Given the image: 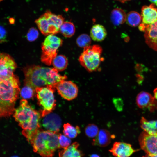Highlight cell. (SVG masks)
I'll use <instances>...</instances> for the list:
<instances>
[{
    "mask_svg": "<svg viewBox=\"0 0 157 157\" xmlns=\"http://www.w3.org/2000/svg\"><path fill=\"white\" fill-rule=\"evenodd\" d=\"M23 71L25 85L35 89L37 87L55 85L67 78L65 75L60 74L54 68L31 65L25 67Z\"/></svg>",
    "mask_w": 157,
    "mask_h": 157,
    "instance_id": "obj_1",
    "label": "cell"
},
{
    "mask_svg": "<svg viewBox=\"0 0 157 157\" xmlns=\"http://www.w3.org/2000/svg\"><path fill=\"white\" fill-rule=\"evenodd\" d=\"M13 117L22 128V134L29 142L39 130V113L33 108L26 99H23L15 109Z\"/></svg>",
    "mask_w": 157,
    "mask_h": 157,
    "instance_id": "obj_2",
    "label": "cell"
},
{
    "mask_svg": "<svg viewBox=\"0 0 157 157\" xmlns=\"http://www.w3.org/2000/svg\"><path fill=\"white\" fill-rule=\"evenodd\" d=\"M19 85V78L14 75L0 81V117H8L13 114Z\"/></svg>",
    "mask_w": 157,
    "mask_h": 157,
    "instance_id": "obj_3",
    "label": "cell"
},
{
    "mask_svg": "<svg viewBox=\"0 0 157 157\" xmlns=\"http://www.w3.org/2000/svg\"><path fill=\"white\" fill-rule=\"evenodd\" d=\"M59 133L40 130L29 142L33 151L42 157H52L56 150L60 148Z\"/></svg>",
    "mask_w": 157,
    "mask_h": 157,
    "instance_id": "obj_4",
    "label": "cell"
},
{
    "mask_svg": "<svg viewBox=\"0 0 157 157\" xmlns=\"http://www.w3.org/2000/svg\"><path fill=\"white\" fill-rule=\"evenodd\" d=\"M64 19L61 15H57L47 10L35 21L39 29L44 35L57 34L63 23Z\"/></svg>",
    "mask_w": 157,
    "mask_h": 157,
    "instance_id": "obj_5",
    "label": "cell"
},
{
    "mask_svg": "<svg viewBox=\"0 0 157 157\" xmlns=\"http://www.w3.org/2000/svg\"><path fill=\"white\" fill-rule=\"evenodd\" d=\"M84 49L79 58L81 65L89 72L96 71L102 60L101 47L98 45H94Z\"/></svg>",
    "mask_w": 157,
    "mask_h": 157,
    "instance_id": "obj_6",
    "label": "cell"
},
{
    "mask_svg": "<svg viewBox=\"0 0 157 157\" xmlns=\"http://www.w3.org/2000/svg\"><path fill=\"white\" fill-rule=\"evenodd\" d=\"M56 88L55 84L35 88L38 102L42 108V116L43 117L51 113L56 106L53 94Z\"/></svg>",
    "mask_w": 157,
    "mask_h": 157,
    "instance_id": "obj_7",
    "label": "cell"
},
{
    "mask_svg": "<svg viewBox=\"0 0 157 157\" xmlns=\"http://www.w3.org/2000/svg\"><path fill=\"white\" fill-rule=\"evenodd\" d=\"M62 43L63 40L60 38L53 35H48L42 44L41 61L47 65H50L57 55L58 48Z\"/></svg>",
    "mask_w": 157,
    "mask_h": 157,
    "instance_id": "obj_8",
    "label": "cell"
},
{
    "mask_svg": "<svg viewBox=\"0 0 157 157\" xmlns=\"http://www.w3.org/2000/svg\"><path fill=\"white\" fill-rule=\"evenodd\" d=\"M138 140L141 148L149 156L157 155V134H149L144 131L141 133Z\"/></svg>",
    "mask_w": 157,
    "mask_h": 157,
    "instance_id": "obj_9",
    "label": "cell"
},
{
    "mask_svg": "<svg viewBox=\"0 0 157 157\" xmlns=\"http://www.w3.org/2000/svg\"><path fill=\"white\" fill-rule=\"evenodd\" d=\"M55 86L59 94L66 100H72L78 95V87L71 81L63 80L56 83Z\"/></svg>",
    "mask_w": 157,
    "mask_h": 157,
    "instance_id": "obj_10",
    "label": "cell"
},
{
    "mask_svg": "<svg viewBox=\"0 0 157 157\" xmlns=\"http://www.w3.org/2000/svg\"><path fill=\"white\" fill-rule=\"evenodd\" d=\"M17 67L15 61L10 56L0 53V81L13 76Z\"/></svg>",
    "mask_w": 157,
    "mask_h": 157,
    "instance_id": "obj_11",
    "label": "cell"
},
{
    "mask_svg": "<svg viewBox=\"0 0 157 157\" xmlns=\"http://www.w3.org/2000/svg\"><path fill=\"white\" fill-rule=\"evenodd\" d=\"M136 103L140 108L152 112L157 109V103L154 96L145 91L139 93L136 97Z\"/></svg>",
    "mask_w": 157,
    "mask_h": 157,
    "instance_id": "obj_12",
    "label": "cell"
},
{
    "mask_svg": "<svg viewBox=\"0 0 157 157\" xmlns=\"http://www.w3.org/2000/svg\"><path fill=\"white\" fill-rule=\"evenodd\" d=\"M141 15L142 22L139 29L142 31L144 26L152 24L157 19V7L153 3L144 6L141 8Z\"/></svg>",
    "mask_w": 157,
    "mask_h": 157,
    "instance_id": "obj_13",
    "label": "cell"
},
{
    "mask_svg": "<svg viewBox=\"0 0 157 157\" xmlns=\"http://www.w3.org/2000/svg\"><path fill=\"white\" fill-rule=\"evenodd\" d=\"M142 31L144 32L146 44L151 48L157 51V19L152 24L144 26Z\"/></svg>",
    "mask_w": 157,
    "mask_h": 157,
    "instance_id": "obj_14",
    "label": "cell"
},
{
    "mask_svg": "<svg viewBox=\"0 0 157 157\" xmlns=\"http://www.w3.org/2000/svg\"><path fill=\"white\" fill-rule=\"evenodd\" d=\"M42 126L46 130L58 133L61 125V120L57 114L50 113L43 117Z\"/></svg>",
    "mask_w": 157,
    "mask_h": 157,
    "instance_id": "obj_15",
    "label": "cell"
},
{
    "mask_svg": "<svg viewBox=\"0 0 157 157\" xmlns=\"http://www.w3.org/2000/svg\"><path fill=\"white\" fill-rule=\"evenodd\" d=\"M109 151L115 157H129L136 151L129 144L115 142Z\"/></svg>",
    "mask_w": 157,
    "mask_h": 157,
    "instance_id": "obj_16",
    "label": "cell"
},
{
    "mask_svg": "<svg viewBox=\"0 0 157 157\" xmlns=\"http://www.w3.org/2000/svg\"><path fill=\"white\" fill-rule=\"evenodd\" d=\"M93 141L92 144L101 147H105L110 143L112 137L110 132L107 130L101 129Z\"/></svg>",
    "mask_w": 157,
    "mask_h": 157,
    "instance_id": "obj_17",
    "label": "cell"
},
{
    "mask_svg": "<svg viewBox=\"0 0 157 157\" xmlns=\"http://www.w3.org/2000/svg\"><path fill=\"white\" fill-rule=\"evenodd\" d=\"M79 146L77 142L73 143L67 148L59 152V157H83V153L78 149Z\"/></svg>",
    "mask_w": 157,
    "mask_h": 157,
    "instance_id": "obj_18",
    "label": "cell"
},
{
    "mask_svg": "<svg viewBox=\"0 0 157 157\" xmlns=\"http://www.w3.org/2000/svg\"><path fill=\"white\" fill-rule=\"evenodd\" d=\"M90 37L94 40L100 42L105 39L107 35V31L104 27L100 24L94 25L90 32Z\"/></svg>",
    "mask_w": 157,
    "mask_h": 157,
    "instance_id": "obj_19",
    "label": "cell"
},
{
    "mask_svg": "<svg viewBox=\"0 0 157 157\" xmlns=\"http://www.w3.org/2000/svg\"><path fill=\"white\" fill-rule=\"evenodd\" d=\"M126 15L125 12L119 8H116L111 11L110 20L115 26H119L124 23L126 21Z\"/></svg>",
    "mask_w": 157,
    "mask_h": 157,
    "instance_id": "obj_20",
    "label": "cell"
},
{
    "mask_svg": "<svg viewBox=\"0 0 157 157\" xmlns=\"http://www.w3.org/2000/svg\"><path fill=\"white\" fill-rule=\"evenodd\" d=\"M140 124L141 127L144 131L149 134H157V120H148L142 117Z\"/></svg>",
    "mask_w": 157,
    "mask_h": 157,
    "instance_id": "obj_21",
    "label": "cell"
},
{
    "mask_svg": "<svg viewBox=\"0 0 157 157\" xmlns=\"http://www.w3.org/2000/svg\"><path fill=\"white\" fill-rule=\"evenodd\" d=\"M126 22L129 26L133 27L137 26L139 25L142 22L141 15L137 12H130L126 15Z\"/></svg>",
    "mask_w": 157,
    "mask_h": 157,
    "instance_id": "obj_22",
    "label": "cell"
},
{
    "mask_svg": "<svg viewBox=\"0 0 157 157\" xmlns=\"http://www.w3.org/2000/svg\"><path fill=\"white\" fill-rule=\"evenodd\" d=\"M54 67L58 71H63L66 69L68 65V60L64 56L60 55L56 56L52 61Z\"/></svg>",
    "mask_w": 157,
    "mask_h": 157,
    "instance_id": "obj_23",
    "label": "cell"
},
{
    "mask_svg": "<svg viewBox=\"0 0 157 157\" xmlns=\"http://www.w3.org/2000/svg\"><path fill=\"white\" fill-rule=\"evenodd\" d=\"M60 31L64 37H71L75 33V27L71 22H64L60 27Z\"/></svg>",
    "mask_w": 157,
    "mask_h": 157,
    "instance_id": "obj_24",
    "label": "cell"
},
{
    "mask_svg": "<svg viewBox=\"0 0 157 157\" xmlns=\"http://www.w3.org/2000/svg\"><path fill=\"white\" fill-rule=\"evenodd\" d=\"M63 127V134L70 138L76 137L80 133V129L78 126L74 127L69 123L64 124Z\"/></svg>",
    "mask_w": 157,
    "mask_h": 157,
    "instance_id": "obj_25",
    "label": "cell"
},
{
    "mask_svg": "<svg viewBox=\"0 0 157 157\" xmlns=\"http://www.w3.org/2000/svg\"><path fill=\"white\" fill-rule=\"evenodd\" d=\"M91 42L90 37L86 34H81L76 40V43L77 45L84 48L90 46Z\"/></svg>",
    "mask_w": 157,
    "mask_h": 157,
    "instance_id": "obj_26",
    "label": "cell"
},
{
    "mask_svg": "<svg viewBox=\"0 0 157 157\" xmlns=\"http://www.w3.org/2000/svg\"><path fill=\"white\" fill-rule=\"evenodd\" d=\"M35 89L28 85H25L20 91L21 96L23 99H29L33 97Z\"/></svg>",
    "mask_w": 157,
    "mask_h": 157,
    "instance_id": "obj_27",
    "label": "cell"
},
{
    "mask_svg": "<svg viewBox=\"0 0 157 157\" xmlns=\"http://www.w3.org/2000/svg\"><path fill=\"white\" fill-rule=\"evenodd\" d=\"M99 130L98 126L93 124H88L85 129L86 135L89 138L95 137L98 134Z\"/></svg>",
    "mask_w": 157,
    "mask_h": 157,
    "instance_id": "obj_28",
    "label": "cell"
},
{
    "mask_svg": "<svg viewBox=\"0 0 157 157\" xmlns=\"http://www.w3.org/2000/svg\"><path fill=\"white\" fill-rule=\"evenodd\" d=\"M58 142L60 148L66 149L70 145L71 140L70 138L65 135L59 134Z\"/></svg>",
    "mask_w": 157,
    "mask_h": 157,
    "instance_id": "obj_29",
    "label": "cell"
},
{
    "mask_svg": "<svg viewBox=\"0 0 157 157\" xmlns=\"http://www.w3.org/2000/svg\"><path fill=\"white\" fill-rule=\"evenodd\" d=\"M39 32L38 30L35 28H31L27 34V39L28 41L33 42L37 38Z\"/></svg>",
    "mask_w": 157,
    "mask_h": 157,
    "instance_id": "obj_30",
    "label": "cell"
},
{
    "mask_svg": "<svg viewBox=\"0 0 157 157\" xmlns=\"http://www.w3.org/2000/svg\"><path fill=\"white\" fill-rule=\"evenodd\" d=\"M6 37V32L5 29L0 26V43L5 42Z\"/></svg>",
    "mask_w": 157,
    "mask_h": 157,
    "instance_id": "obj_31",
    "label": "cell"
},
{
    "mask_svg": "<svg viewBox=\"0 0 157 157\" xmlns=\"http://www.w3.org/2000/svg\"><path fill=\"white\" fill-rule=\"evenodd\" d=\"M153 93L154 96L157 103V88H155L154 90L153 91Z\"/></svg>",
    "mask_w": 157,
    "mask_h": 157,
    "instance_id": "obj_32",
    "label": "cell"
},
{
    "mask_svg": "<svg viewBox=\"0 0 157 157\" xmlns=\"http://www.w3.org/2000/svg\"><path fill=\"white\" fill-rule=\"evenodd\" d=\"M157 7V0H149Z\"/></svg>",
    "mask_w": 157,
    "mask_h": 157,
    "instance_id": "obj_33",
    "label": "cell"
},
{
    "mask_svg": "<svg viewBox=\"0 0 157 157\" xmlns=\"http://www.w3.org/2000/svg\"><path fill=\"white\" fill-rule=\"evenodd\" d=\"M90 157H100L98 155L96 154H93L91 155Z\"/></svg>",
    "mask_w": 157,
    "mask_h": 157,
    "instance_id": "obj_34",
    "label": "cell"
},
{
    "mask_svg": "<svg viewBox=\"0 0 157 157\" xmlns=\"http://www.w3.org/2000/svg\"><path fill=\"white\" fill-rule=\"evenodd\" d=\"M122 3H124L126 1H129L130 0H116Z\"/></svg>",
    "mask_w": 157,
    "mask_h": 157,
    "instance_id": "obj_35",
    "label": "cell"
},
{
    "mask_svg": "<svg viewBox=\"0 0 157 157\" xmlns=\"http://www.w3.org/2000/svg\"><path fill=\"white\" fill-rule=\"evenodd\" d=\"M157 157V155H156L155 156H153L152 157Z\"/></svg>",
    "mask_w": 157,
    "mask_h": 157,
    "instance_id": "obj_36",
    "label": "cell"
},
{
    "mask_svg": "<svg viewBox=\"0 0 157 157\" xmlns=\"http://www.w3.org/2000/svg\"><path fill=\"white\" fill-rule=\"evenodd\" d=\"M11 157H18V156H12Z\"/></svg>",
    "mask_w": 157,
    "mask_h": 157,
    "instance_id": "obj_37",
    "label": "cell"
},
{
    "mask_svg": "<svg viewBox=\"0 0 157 157\" xmlns=\"http://www.w3.org/2000/svg\"><path fill=\"white\" fill-rule=\"evenodd\" d=\"M143 157H151L149 156H144Z\"/></svg>",
    "mask_w": 157,
    "mask_h": 157,
    "instance_id": "obj_38",
    "label": "cell"
},
{
    "mask_svg": "<svg viewBox=\"0 0 157 157\" xmlns=\"http://www.w3.org/2000/svg\"><path fill=\"white\" fill-rule=\"evenodd\" d=\"M1 0H0V1H1Z\"/></svg>",
    "mask_w": 157,
    "mask_h": 157,
    "instance_id": "obj_39",
    "label": "cell"
}]
</instances>
